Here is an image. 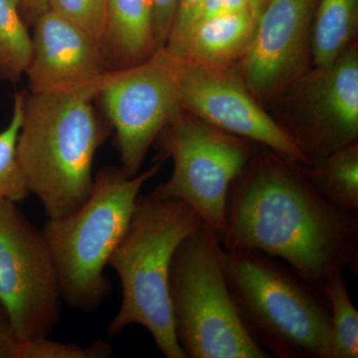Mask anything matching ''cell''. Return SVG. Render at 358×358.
Masks as SVG:
<instances>
[{
	"label": "cell",
	"mask_w": 358,
	"mask_h": 358,
	"mask_svg": "<svg viewBox=\"0 0 358 358\" xmlns=\"http://www.w3.org/2000/svg\"><path fill=\"white\" fill-rule=\"evenodd\" d=\"M24 99V94H15L10 122L0 133V203L10 201L18 204L31 194L16 152Z\"/></svg>",
	"instance_id": "20"
},
{
	"label": "cell",
	"mask_w": 358,
	"mask_h": 358,
	"mask_svg": "<svg viewBox=\"0 0 358 358\" xmlns=\"http://www.w3.org/2000/svg\"><path fill=\"white\" fill-rule=\"evenodd\" d=\"M96 99L114 129L122 169L136 176L160 131L181 110L176 56L162 48L141 64L108 71Z\"/></svg>",
	"instance_id": "9"
},
{
	"label": "cell",
	"mask_w": 358,
	"mask_h": 358,
	"mask_svg": "<svg viewBox=\"0 0 358 358\" xmlns=\"http://www.w3.org/2000/svg\"><path fill=\"white\" fill-rule=\"evenodd\" d=\"M224 274L245 331L270 357L331 358L324 294L288 264L255 250L225 251Z\"/></svg>",
	"instance_id": "3"
},
{
	"label": "cell",
	"mask_w": 358,
	"mask_h": 358,
	"mask_svg": "<svg viewBox=\"0 0 358 358\" xmlns=\"http://www.w3.org/2000/svg\"><path fill=\"white\" fill-rule=\"evenodd\" d=\"M152 13H154V27L157 50L164 48L171 26L178 0H152Z\"/></svg>",
	"instance_id": "24"
},
{
	"label": "cell",
	"mask_w": 358,
	"mask_h": 358,
	"mask_svg": "<svg viewBox=\"0 0 358 358\" xmlns=\"http://www.w3.org/2000/svg\"><path fill=\"white\" fill-rule=\"evenodd\" d=\"M358 0H319L310 28L315 68L334 64L350 46L357 29Z\"/></svg>",
	"instance_id": "16"
},
{
	"label": "cell",
	"mask_w": 358,
	"mask_h": 358,
	"mask_svg": "<svg viewBox=\"0 0 358 358\" xmlns=\"http://www.w3.org/2000/svg\"><path fill=\"white\" fill-rule=\"evenodd\" d=\"M246 9H251L249 0H203L196 22L216 17V16L246 10Z\"/></svg>",
	"instance_id": "25"
},
{
	"label": "cell",
	"mask_w": 358,
	"mask_h": 358,
	"mask_svg": "<svg viewBox=\"0 0 358 358\" xmlns=\"http://www.w3.org/2000/svg\"><path fill=\"white\" fill-rule=\"evenodd\" d=\"M60 282L42 230L17 204L0 203V303L20 341L45 338L58 324Z\"/></svg>",
	"instance_id": "8"
},
{
	"label": "cell",
	"mask_w": 358,
	"mask_h": 358,
	"mask_svg": "<svg viewBox=\"0 0 358 358\" xmlns=\"http://www.w3.org/2000/svg\"><path fill=\"white\" fill-rule=\"evenodd\" d=\"M264 148L230 186L219 241L280 259L324 294L331 275L357 272V212L324 199L306 166Z\"/></svg>",
	"instance_id": "1"
},
{
	"label": "cell",
	"mask_w": 358,
	"mask_h": 358,
	"mask_svg": "<svg viewBox=\"0 0 358 358\" xmlns=\"http://www.w3.org/2000/svg\"><path fill=\"white\" fill-rule=\"evenodd\" d=\"M257 21L251 9L197 21L176 57L210 69H232L248 50Z\"/></svg>",
	"instance_id": "14"
},
{
	"label": "cell",
	"mask_w": 358,
	"mask_h": 358,
	"mask_svg": "<svg viewBox=\"0 0 358 358\" xmlns=\"http://www.w3.org/2000/svg\"><path fill=\"white\" fill-rule=\"evenodd\" d=\"M8 315L0 303V358H16L18 345Z\"/></svg>",
	"instance_id": "26"
},
{
	"label": "cell",
	"mask_w": 358,
	"mask_h": 358,
	"mask_svg": "<svg viewBox=\"0 0 358 358\" xmlns=\"http://www.w3.org/2000/svg\"><path fill=\"white\" fill-rule=\"evenodd\" d=\"M224 249L202 221L179 244L169 271L174 331L185 358H268L245 331L224 274Z\"/></svg>",
	"instance_id": "6"
},
{
	"label": "cell",
	"mask_w": 358,
	"mask_h": 358,
	"mask_svg": "<svg viewBox=\"0 0 358 358\" xmlns=\"http://www.w3.org/2000/svg\"><path fill=\"white\" fill-rule=\"evenodd\" d=\"M32 57L26 76L30 94L94 92L109 71L100 45L79 26L54 11L35 20Z\"/></svg>",
	"instance_id": "13"
},
{
	"label": "cell",
	"mask_w": 358,
	"mask_h": 358,
	"mask_svg": "<svg viewBox=\"0 0 358 358\" xmlns=\"http://www.w3.org/2000/svg\"><path fill=\"white\" fill-rule=\"evenodd\" d=\"M201 222L181 200L155 192L138 196L128 229L109 260L122 287L121 307L107 329L110 336L138 324L164 357L185 358L174 331L169 271L179 244Z\"/></svg>",
	"instance_id": "4"
},
{
	"label": "cell",
	"mask_w": 358,
	"mask_h": 358,
	"mask_svg": "<svg viewBox=\"0 0 358 358\" xmlns=\"http://www.w3.org/2000/svg\"><path fill=\"white\" fill-rule=\"evenodd\" d=\"M268 1L270 0H249L250 7H251L252 11L258 16V18Z\"/></svg>",
	"instance_id": "28"
},
{
	"label": "cell",
	"mask_w": 358,
	"mask_h": 358,
	"mask_svg": "<svg viewBox=\"0 0 358 358\" xmlns=\"http://www.w3.org/2000/svg\"><path fill=\"white\" fill-rule=\"evenodd\" d=\"M157 51L152 0H108L103 53L109 69L141 64Z\"/></svg>",
	"instance_id": "15"
},
{
	"label": "cell",
	"mask_w": 358,
	"mask_h": 358,
	"mask_svg": "<svg viewBox=\"0 0 358 358\" xmlns=\"http://www.w3.org/2000/svg\"><path fill=\"white\" fill-rule=\"evenodd\" d=\"M203 0H178L173 26L164 49L171 55L178 56L188 33L196 22Z\"/></svg>",
	"instance_id": "23"
},
{
	"label": "cell",
	"mask_w": 358,
	"mask_h": 358,
	"mask_svg": "<svg viewBox=\"0 0 358 358\" xmlns=\"http://www.w3.org/2000/svg\"><path fill=\"white\" fill-rule=\"evenodd\" d=\"M324 294L331 315V358H357L358 312L350 300L343 273L329 278Z\"/></svg>",
	"instance_id": "19"
},
{
	"label": "cell",
	"mask_w": 358,
	"mask_h": 358,
	"mask_svg": "<svg viewBox=\"0 0 358 358\" xmlns=\"http://www.w3.org/2000/svg\"><path fill=\"white\" fill-rule=\"evenodd\" d=\"M48 7L91 35L103 51L107 32L108 0H48Z\"/></svg>",
	"instance_id": "21"
},
{
	"label": "cell",
	"mask_w": 358,
	"mask_h": 358,
	"mask_svg": "<svg viewBox=\"0 0 358 358\" xmlns=\"http://www.w3.org/2000/svg\"><path fill=\"white\" fill-rule=\"evenodd\" d=\"M96 96H25L16 152L30 193L49 218L76 211L91 194L94 159L108 138L94 108Z\"/></svg>",
	"instance_id": "2"
},
{
	"label": "cell",
	"mask_w": 358,
	"mask_h": 358,
	"mask_svg": "<svg viewBox=\"0 0 358 358\" xmlns=\"http://www.w3.org/2000/svg\"><path fill=\"white\" fill-rule=\"evenodd\" d=\"M32 57V37L17 0H0V80L17 83Z\"/></svg>",
	"instance_id": "18"
},
{
	"label": "cell",
	"mask_w": 358,
	"mask_h": 358,
	"mask_svg": "<svg viewBox=\"0 0 358 358\" xmlns=\"http://www.w3.org/2000/svg\"><path fill=\"white\" fill-rule=\"evenodd\" d=\"M155 143L162 159H173V171L154 192L189 205L218 235L230 186L255 152L257 143L182 109L167 122Z\"/></svg>",
	"instance_id": "7"
},
{
	"label": "cell",
	"mask_w": 358,
	"mask_h": 358,
	"mask_svg": "<svg viewBox=\"0 0 358 358\" xmlns=\"http://www.w3.org/2000/svg\"><path fill=\"white\" fill-rule=\"evenodd\" d=\"M301 82L305 115L294 138L313 164L357 141V45H350L334 64L315 68Z\"/></svg>",
	"instance_id": "12"
},
{
	"label": "cell",
	"mask_w": 358,
	"mask_h": 358,
	"mask_svg": "<svg viewBox=\"0 0 358 358\" xmlns=\"http://www.w3.org/2000/svg\"><path fill=\"white\" fill-rule=\"evenodd\" d=\"M113 355L112 346L103 339H96L88 346L57 343L47 338L20 341L16 352V358H109Z\"/></svg>",
	"instance_id": "22"
},
{
	"label": "cell",
	"mask_w": 358,
	"mask_h": 358,
	"mask_svg": "<svg viewBox=\"0 0 358 358\" xmlns=\"http://www.w3.org/2000/svg\"><path fill=\"white\" fill-rule=\"evenodd\" d=\"M160 164L134 176L122 167H105L94 178L91 194L80 208L45 224L42 233L63 300L71 307L93 312L109 296L110 282L103 270L128 229L141 188L159 173Z\"/></svg>",
	"instance_id": "5"
},
{
	"label": "cell",
	"mask_w": 358,
	"mask_h": 358,
	"mask_svg": "<svg viewBox=\"0 0 358 358\" xmlns=\"http://www.w3.org/2000/svg\"><path fill=\"white\" fill-rule=\"evenodd\" d=\"M21 14L24 20L34 23L35 20L48 10V0H17Z\"/></svg>",
	"instance_id": "27"
},
{
	"label": "cell",
	"mask_w": 358,
	"mask_h": 358,
	"mask_svg": "<svg viewBox=\"0 0 358 358\" xmlns=\"http://www.w3.org/2000/svg\"><path fill=\"white\" fill-rule=\"evenodd\" d=\"M319 0H270L238 64L242 79L258 100H268L305 70L310 28Z\"/></svg>",
	"instance_id": "11"
},
{
	"label": "cell",
	"mask_w": 358,
	"mask_h": 358,
	"mask_svg": "<svg viewBox=\"0 0 358 358\" xmlns=\"http://www.w3.org/2000/svg\"><path fill=\"white\" fill-rule=\"evenodd\" d=\"M315 187L343 210L358 212V145L350 143L306 166Z\"/></svg>",
	"instance_id": "17"
},
{
	"label": "cell",
	"mask_w": 358,
	"mask_h": 358,
	"mask_svg": "<svg viewBox=\"0 0 358 358\" xmlns=\"http://www.w3.org/2000/svg\"><path fill=\"white\" fill-rule=\"evenodd\" d=\"M176 74L181 109L292 162L312 166L298 141L264 110L233 68L210 69L176 57Z\"/></svg>",
	"instance_id": "10"
}]
</instances>
